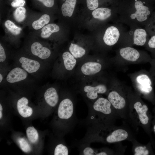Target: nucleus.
I'll use <instances>...</instances> for the list:
<instances>
[{
  "label": "nucleus",
  "mask_w": 155,
  "mask_h": 155,
  "mask_svg": "<svg viewBox=\"0 0 155 155\" xmlns=\"http://www.w3.org/2000/svg\"><path fill=\"white\" fill-rule=\"evenodd\" d=\"M70 53L76 59L82 57L86 53V50L78 45L71 43L69 48Z\"/></svg>",
  "instance_id": "4be33fe9"
},
{
  "label": "nucleus",
  "mask_w": 155,
  "mask_h": 155,
  "mask_svg": "<svg viewBox=\"0 0 155 155\" xmlns=\"http://www.w3.org/2000/svg\"><path fill=\"white\" fill-rule=\"evenodd\" d=\"M74 107L72 101L68 98L63 100L60 103L58 109L59 117L62 119H68L72 117Z\"/></svg>",
  "instance_id": "f03ea898"
},
{
  "label": "nucleus",
  "mask_w": 155,
  "mask_h": 155,
  "mask_svg": "<svg viewBox=\"0 0 155 155\" xmlns=\"http://www.w3.org/2000/svg\"><path fill=\"white\" fill-rule=\"evenodd\" d=\"M111 10L108 8L101 7L94 10L92 14L94 18L100 20H104L111 15Z\"/></svg>",
  "instance_id": "aec40b11"
},
{
  "label": "nucleus",
  "mask_w": 155,
  "mask_h": 155,
  "mask_svg": "<svg viewBox=\"0 0 155 155\" xmlns=\"http://www.w3.org/2000/svg\"><path fill=\"white\" fill-rule=\"evenodd\" d=\"M28 99L25 97L19 99L17 102V108L20 115L25 118L31 116L33 112L32 108L28 105Z\"/></svg>",
  "instance_id": "4468645a"
},
{
  "label": "nucleus",
  "mask_w": 155,
  "mask_h": 155,
  "mask_svg": "<svg viewBox=\"0 0 155 155\" xmlns=\"http://www.w3.org/2000/svg\"><path fill=\"white\" fill-rule=\"evenodd\" d=\"M134 108L135 110L139 120L143 125L147 124L148 122L149 118L146 114L148 108L145 104H142L140 101L136 102L133 105Z\"/></svg>",
  "instance_id": "2eb2a0df"
},
{
  "label": "nucleus",
  "mask_w": 155,
  "mask_h": 155,
  "mask_svg": "<svg viewBox=\"0 0 155 155\" xmlns=\"http://www.w3.org/2000/svg\"><path fill=\"white\" fill-rule=\"evenodd\" d=\"M50 21V17L47 14L42 15L38 20L34 21L32 24L33 28L38 30L42 28L47 24Z\"/></svg>",
  "instance_id": "5701e85b"
},
{
  "label": "nucleus",
  "mask_w": 155,
  "mask_h": 155,
  "mask_svg": "<svg viewBox=\"0 0 155 155\" xmlns=\"http://www.w3.org/2000/svg\"><path fill=\"white\" fill-rule=\"evenodd\" d=\"M154 131L155 132V125H154Z\"/></svg>",
  "instance_id": "58836bf2"
},
{
  "label": "nucleus",
  "mask_w": 155,
  "mask_h": 155,
  "mask_svg": "<svg viewBox=\"0 0 155 155\" xmlns=\"http://www.w3.org/2000/svg\"><path fill=\"white\" fill-rule=\"evenodd\" d=\"M31 50L32 54L43 59L48 58L51 55L49 49L44 47L42 44L38 42L33 43L31 46Z\"/></svg>",
  "instance_id": "9d476101"
},
{
  "label": "nucleus",
  "mask_w": 155,
  "mask_h": 155,
  "mask_svg": "<svg viewBox=\"0 0 155 155\" xmlns=\"http://www.w3.org/2000/svg\"><path fill=\"white\" fill-rule=\"evenodd\" d=\"M25 3V0H13L11 3V5L13 7H23Z\"/></svg>",
  "instance_id": "2f4dec72"
},
{
  "label": "nucleus",
  "mask_w": 155,
  "mask_h": 155,
  "mask_svg": "<svg viewBox=\"0 0 155 155\" xmlns=\"http://www.w3.org/2000/svg\"><path fill=\"white\" fill-rule=\"evenodd\" d=\"M19 61L22 64V67L30 73L35 72L40 68V63L37 61L24 57H21Z\"/></svg>",
  "instance_id": "f8f14e48"
},
{
  "label": "nucleus",
  "mask_w": 155,
  "mask_h": 155,
  "mask_svg": "<svg viewBox=\"0 0 155 155\" xmlns=\"http://www.w3.org/2000/svg\"><path fill=\"white\" fill-rule=\"evenodd\" d=\"M26 9L24 7H17L13 11V16L15 20L18 22H22L26 17Z\"/></svg>",
  "instance_id": "b1692460"
},
{
  "label": "nucleus",
  "mask_w": 155,
  "mask_h": 155,
  "mask_svg": "<svg viewBox=\"0 0 155 155\" xmlns=\"http://www.w3.org/2000/svg\"><path fill=\"white\" fill-rule=\"evenodd\" d=\"M112 105L108 100L106 98L100 97L94 103L93 108L95 111L105 115H109L112 112Z\"/></svg>",
  "instance_id": "39448f33"
},
{
  "label": "nucleus",
  "mask_w": 155,
  "mask_h": 155,
  "mask_svg": "<svg viewBox=\"0 0 155 155\" xmlns=\"http://www.w3.org/2000/svg\"><path fill=\"white\" fill-rule=\"evenodd\" d=\"M44 98L47 103L52 107H54L57 104L59 99L57 91L53 87H50L46 90Z\"/></svg>",
  "instance_id": "dca6fc26"
},
{
  "label": "nucleus",
  "mask_w": 155,
  "mask_h": 155,
  "mask_svg": "<svg viewBox=\"0 0 155 155\" xmlns=\"http://www.w3.org/2000/svg\"><path fill=\"white\" fill-rule=\"evenodd\" d=\"M4 25L7 30L14 35L19 34L22 30L21 28L16 26L13 22L9 20H6Z\"/></svg>",
  "instance_id": "a878e982"
},
{
  "label": "nucleus",
  "mask_w": 155,
  "mask_h": 155,
  "mask_svg": "<svg viewBox=\"0 0 155 155\" xmlns=\"http://www.w3.org/2000/svg\"><path fill=\"white\" fill-rule=\"evenodd\" d=\"M27 137L29 141L32 143H36L38 138L37 131L33 126L28 127L26 130Z\"/></svg>",
  "instance_id": "393cba45"
},
{
  "label": "nucleus",
  "mask_w": 155,
  "mask_h": 155,
  "mask_svg": "<svg viewBox=\"0 0 155 155\" xmlns=\"http://www.w3.org/2000/svg\"><path fill=\"white\" fill-rule=\"evenodd\" d=\"M128 134L125 130L122 129H118L113 131L106 138V142L113 143L118 142L126 140Z\"/></svg>",
  "instance_id": "ddd939ff"
},
{
  "label": "nucleus",
  "mask_w": 155,
  "mask_h": 155,
  "mask_svg": "<svg viewBox=\"0 0 155 155\" xmlns=\"http://www.w3.org/2000/svg\"><path fill=\"white\" fill-rule=\"evenodd\" d=\"M2 111L0 110V119H1L2 117Z\"/></svg>",
  "instance_id": "4c0bfd02"
},
{
  "label": "nucleus",
  "mask_w": 155,
  "mask_h": 155,
  "mask_svg": "<svg viewBox=\"0 0 155 155\" xmlns=\"http://www.w3.org/2000/svg\"><path fill=\"white\" fill-rule=\"evenodd\" d=\"M18 142L21 149L25 152H28L31 150V147L28 142L24 138H20Z\"/></svg>",
  "instance_id": "bb28decb"
},
{
  "label": "nucleus",
  "mask_w": 155,
  "mask_h": 155,
  "mask_svg": "<svg viewBox=\"0 0 155 155\" xmlns=\"http://www.w3.org/2000/svg\"><path fill=\"white\" fill-rule=\"evenodd\" d=\"M135 155H146L149 153L148 151L145 147L142 146L136 148L135 150Z\"/></svg>",
  "instance_id": "7c9ffc66"
},
{
  "label": "nucleus",
  "mask_w": 155,
  "mask_h": 155,
  "mask_svg": "<svg viewBox=\"0 0 155 155\" xmlns=\"http://www.w3.org/2000/svg\"><path fill=\"white\" fill-rule=\"evenodd\" d=\"M62 58L65 68L67 70H72L75 66L76 58L69 52L66 51L62 55Z\"/></svg>",
  "instance_id": "6ab92c4d"
},
{
  "label": "nucleus",
  "mask_w": 155,
  "mask_h": 155,
  "mask_svg": "<svg viewBox=\"0 0 155 155\" xmlns=\"http://www.w3.org/2000/svg\"><path fill=\"white\" fill-rule=\"evenodd\" d=\"M42 3L45 6L48 7H51L54 4V0H36Z\"/></svg>",
  "instance_id": "473e14b6"
},
{
  "label": "nucleus",
  "mask_w": 155,
  "mask_h": 155,
  "mask_svg": "<svg viewBox=\"0 0 155 155\" xmlns=\"http://www.w3.org/2000/svg\"><path fill=\"white\" fill-rule=\"evenodd\" d=\"M152 74L148 72L138 73L133 78V84L135 88L141 94L148 95L153 90V82Z\"/></svg>",
  "instance_id": "f257e3e1"
},
{
  "label": "nucleus",
  "mask_w": 155,
  "mask_h": 155,
  "mask_svg": "<svg viewBox=\"0 0 155 155\" xmlns=\"http://www.w3.org/2000/svg\"><path fill=\"white\" fill-rule=\"evenodd\" d=\"M107 98L112 106L117 110H122L126 106V100L119 91L115 90L111 91Z\"/></svg>",
  "instance_id": "20e7f679"
},
{
  "label": "nucleus",
  "mask_w": 155,
  "mask_h": 155,
  "mask_svg": "<svg viewBox=\"0 0 155 155\" xmlns=\"http://www.w3.org/2000/svg\"><path fill=\"white\" fill-rule=\"evenodd\" d=\"M88 8L91 10H94L98 7V0H86Z\"/></svg>",
  "instance_id": "c756f323"
},
{
  "label": "nucleus",
  "mask_w": 155,
  "mask_h": 155,
  "mask_svg": "<svg viewBox=\"0 0 155 155\" xmlns=\"http://www.w3.org/2000/svg\"><path fill=\"white\" fill-rule=\"evenodd\" d=\"M62 1H65L66 0H62Z\"/></svg>",
  "instance_id": "ea45409f"
},
{
  "label": "nucleus",
  "mask_w": 155,
  "mask_h": 155,
  "mask_svg": "<svg viewBox=\"0 0 155 155\" xmlns=\"http://www.w3.org/2000/svg\"><path fill=\"white\" fill-rule=\"evenodd\" d=\"M6 57L4 49L2 46L1 43L0 44V62L4 61L6 59Z\"/></svg>",
  "instance_id": "f704fd0d"
},
{
  "label": "nucleus",
  "mask_w": 155,
  "mask_h": 155,
  "mask_svg": "<svg viewBox=\"0 0 155 155\" xmlns=\"http://www.w3.org/2000/svg\"><path fill=\"white\" fill-rule=\"evenodd\" d=\"M102 68L101 64L96 62H88L84 63L81 66L82 73L86 75H94L99 73Z\"/></svg>",
  "instance_id": "9b49d317"
},
{
  "label": "nucleus",
  "mask_w": 155,
  "mask_h": 155,
  "mask_svg": "<svg viewBox=\"0 0 155 155\" xmlns=\"http://www.w3.org/2000/svg\"><path fill=\"white\" fill-rule=\"evenodd\" d=\"M76 3V0H66L61 7L63 16L71 17L72 15Z\"/></svg>",
  "instance_id": "f3484780"
},
{
  "label": "nucleus",
  "mask_w": 155,
  "mask_h": 155,
  "mask_svg": "<svg viewBox=\"0 0 155 155\" xmlns=\"http://www.w3.org/2000/svg\"></svg>",
  "instance_id": "a19ab883"
},
{
  "label": "nucleus",
  "mask_w": 155,
  "mask_h": 155,
  "mask_svg": "<svg viewBox=\"0 0 155 155\" xmlns=\"http://www.w3.org/2000/svg\"><path fill=\"white\" fill-rule=\"evenodd\" d=\"M84 155H106L107 153L104 152H96L93 149L90 147H86L85 148L83 151Z\"/></svg>",
  "instance_id": "c85d7f7f"
},
{
  "label": "nucleus",
  "mask_w": 155,
  "mask_h": 155,
  "mask_svg": "<svg viewBox=\"0 0 155 155\" xmlns=\"http://www.w3.org/2000/svg\"><path fill=\"white\" fill-rule=\"evenodd\" d=\"M120 33L118 29L116 27L111 26L106 30L103 39L105 43L108 46H112L118 41Z\"/></svg>",
  "instance_id": "6e6552de"
},
{
  "label": "nucleus",
  "mask_w": 155,
  "mask_h": 155,
  "mask_svg": "<svg viewBox=\"0 0 155 155\" xmlns=\"http://www.w3.org/2000/svg\"><path fill=\"white\" fill-rule=\"evenodd\" d=\"M3 77L1 73L0 74V83H1L3 80Z\"/></svg>",
  "instance_id": "e433bc0d"
},
{
  "label": "nucleus",
  "mask_w": 155,
  "mask_h": 155,
  "mask_svg": "<svg viewBox=\"0 0 155 155\" xmlns=\"http://www.w3.org/2000/svg\"><path fill=\"white\" fill-rule=\"evenodd\" d=\"M152 62V69L154 70L153 72H152V74L153 75H155V61H151Z\"/></svg>",
  "instance_id": "c9c22d12"
},
{
  "label": "nucleus",
  "mask_w": 155,
  "mask_h": 155,
  "mask_svg": "<svg viewBox=\"0 0 155 155\" xmlns=\"http://www.w3.org/2000/svg\"><path fill=\"white\" fill-rule=\"evenodd\" d=\"M119 54L121 57L126 61L131 63L137 62L140 54L136 49L131 47H126L121 49Z\"/></svg>",
  "instance_id": "423d86ee"
},
{
  "label": "nucleus",
  "mask_w": 155,
  "mask_h": 155,
  "mask_svg": "<svg viewBox=\"0 0 155 155\" xmlns=\"http://www.w3.org/2000/svg\"><path fill=\"white\" fill-rule=\"evenodd\" d=\"M147 35L146 31L144 29H137L134 33V43L138 46L144 45L146 42Z\"/></svg>",
  "instance_id": "a211bd4d"
},
{
  "label": "nucleus",
  "mask_w": 155,
  "mask_h": 155,
  "mask_svg": "<svg viewBox=\"0 0 155 155\" xmlns=\"http://www.w3.org/2000/svg\"><path fill=\"white\" fill-rule=\"evenodd\" d=\"M68 150L67 148L62 144L58 145L55 147L54 155H68Z\"/></svg>",
  "instance_id": "cd10ccee"
},
{
  "label": "nucleus",
  "mask_w": 155,
  "mask_h": 155,
  "mask_svg": "<svg viewBox=\"0 0 155 155\" xmlns=\"http://www.w3.org/2000/svg\"><path fill=\"white\" fill-rule=\"evenodd\" d=\"M149 47L152 50H155V35L152 36L148 42Z\"/></svg>",
  "instance_id": "72a5a7b5"
},
{
  "label": "nucleus",
  "mask_w": 155,
  "mask_h": 155,
  "mask_svg": "<svg viewBox=\"0 0 155 155\" xmlns=\"http://www.w3.org/2000/svg\"><path fill=\"white\" fill-rule=\"evenodd\" d=\"M27 75V73L25 70L19 67H16L8 73L6 80L9 83H14L25 80Z\"/></svg>",
  "instance_id": "1a4fd4ad"
},
{
  "label": "nucleus",
  "mask_w": 155,
  "mask_h": 155,
  "mask_svg": "<svg viewBox=\"0 0 155 155\" xmlns=\"http://www.w3.org/2000/svg\"><path fill=\"white\" fill-rule=\"evenodd\" d=\"M59 26L55 24H49L43 27L41 29L40 36L43 38L49 37L53 33L57 32L59 30Z\"/></svg>",
  "instance_id": "412c9836"
},
{
  "label": "nucleus",
  "mask_w": 155,
  "mask_h": 155,
  "mask_svg": "<svg viewBox=\"0 0 155 155\" xmlns=\"http://www.w3.org/2000/svg\"><path fill=\"white\" fill-rule=\"evenodd\" d=\"M87 97L91 100H94L98 97V94H103L107 90L106 86L104 84H99L95 86H85L84 88Z\"/></svg>",
  "instance_id": "0eeeda50"
},
{
  "label": "nucleus",
  "mask_w": 155,
  "mask_h": 155,
  "mask_svg": "<svg viewBox=\"0 0 155 155\" xmlns=\"http://www.w3.org/2000/svg\"><path fill=\"white\" fill-rule=\"evenodd\" d=\"M134 6L136 11L131 15V18L133 20L136 18L137 20L140 22L146 20L148 16L151 13L149 8L144 5L142 2L140 0L135 2Z\"/></svg>",
  "instance_id": "7ed1b4c3"
}]
</instances>
